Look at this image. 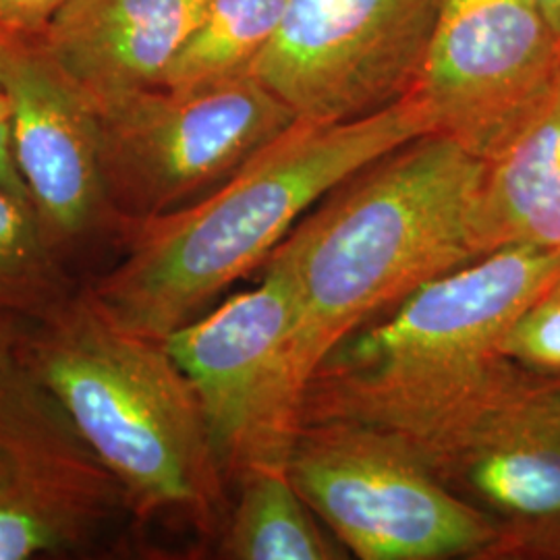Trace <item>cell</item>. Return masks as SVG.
<instances>
[{"label":"cell","mask_w":560,"mask_h":560,"mask_svg":"<svg viewBox=\"0 0 560 560\" xmlns=\"http://www.w3.org/2000/svg\"><path fill=\"white\" fill-rule=\"evenodd\" d=\"M481 164L436 133L405 141L340 180L261 264L293 293L301 395L340 340L430 280L480 260L471 221Z\"/></svg>","instance_id":"2"},{"label":"cell","mask_w":560,"mask_h":560,"mask_svg":"<svg viewBox=\"0 0 560 560\" xmlns=\"http://www.w3.org/2000/svg\"><path fill=\"white\" fill-rule=\"evenodd\" d=\"M560 280V249L509 247L430 280L340 340L305 384L301 423L388 432L480 381L511 324Z\"/></svg>","instance_id":"4"},{"label":"cell","mask_w":560,"mask_h":560,"mask_svg":"<svg viewBox=\"0 0 560 560\" xmlns=\"http://www.w3.org/2000/svg\"><path fill=\"white\" fill-rule=\"evenodd\" d=\"M73 293L32 203L0 187V314L36 324Z\"/></svg>","instance_id":"17"},{"label":"cell","mask_w":560,"mask_h":560,"mask_svg":"<svg viewBox=\"0 0 560 560\" xmlns=\"http://www.w3.org/2000/svg\"><path fill=\"white\" fill-rule=\"evenodd\" d=\"M442 0H289L252 78L300 120L339 122L407 98Z\"/></svg>","instance_id":"9"},{"label":"cell","mask_w":560,"mask_h":560,"mask_svg":"<svg viewBox=\"0 0 560 560\" xmlns=\"http://www.w3.org/2000/svg\"><path fill=\"white\" fill-rule=\"evenodd\" d=\"M499 353L529 372L560 378V291L552 287L511 324Z\"/></svg>","instance_id":"18"},{"label":"cell","mask_w":560,"mask_h":560,"mask_svg":"<svg viewBox=\"0 0 560 560\" xmlns=\"http://www.w3.org/2000/svg\"><path fill=\"white\" fill-rule=\"evenodd\" d=\"M425 133L411 96L361 119H295L201 200L122 224L120 260L88 287L120 326L164 340L261 268L340 180Z\"/></svg>","instance_id":"1"},{"label":"cell","mask_w":560,"mask_h":560,"mask_svg":"<svg viewBox=\"0 0 560 560\" xmlns=\"http://www.w3.org/2000/svg\"><path fill=\"white\" fill-rule=\"evenodd\" d=\"M122 515L119 481L18 358L0 365V560L80 552Z\"/></svg>","instance_id":"11"},{"label":"cell","mask_w":560,"mask_h":560,"mask_svg":"<svg viewBox=\"0 0 560 560\" xmlns=\"http://www.w3.org/2000/svg\"><path fill=\"white\" fill-rule=\"evenodd\" d=\"M219 534L231 560H345L351 555L301 497L287 465L258 467L235 481Z\"/></svg>","instance_id":"15"},{"label":"cell","mask_w":560,"mask_h":560,"mask_svg":"<svg viewBox=\"0 0 560 560\" xmlns=\"http://www.w3.org/2000/svg\"><path fill=\"white\" fill-rule=\"evenodd\" d=\"M18 360L119 481L129 517L219 538L231 486L198 390L164 340L120 326L85 284L30 326Z\"/></svg>","instance_id":"3"},{"label":"cell","mask_w":560,"mask_h":560,"mask_svg":"<svg viewBox=\"0 0 560 560\" xmlns=\"http://www.w3.org/2000/svg\"><path fill=\"white\" fill-rule=\"evenodd\" d=\"M289 0H208L200 23L173 60L166 90L191 94L252 78Z\"/></svg>","instance_id":"16"},{"label":"cell","mask_w":560,"mask_h":560,"mask_svg":"<svg viewBox=\"0 0 560 560\" xmlns=\"http://www.w3.org/2000/svg\"><path fill=\"white\" fill-rule=\"evenodd\" d=\"M208 0H67L42 40L92 96L162 88Z\"/></svg>","instance_id":"13"},{"label":"cell","mask_w":560,"mask_h":560,"mask_svg":"<svg viewBox=\"0 0 560 560\" xmlns=\"http://www.w3.org/2000/svg\"><path fill=\"white\" fill-rule=\"evenodd\" d=\"M0 187L30 201L25 183L21 179L15 148H13V106L7 85L0 80ZM32 203V201H30Z\"/></svg>","instance_id":"20"},{"label":"cell","mask_w":560,"mask_h":560,"mask_svg":"<svg viewBox=\"0 0 560 560\" xmlns=\"http://www.w3.org/2000/svg\"><path fill=\"white\" fill-rule=\"evenodd\" d=\"M67 0H0V30L18 36H44Z\"/></svg>","instance_id":"19"},{"label":"cell","mask_w":560,"mask_h":560,"mask_svg":"<svg viewBox=\"0 0 560 560\" xmlns=\"http://www.w3.org/2000/svg\"><path fill=\"white\" fill-rule=\"evenodd\" d=\"M92 101L117 233L201 200L295 120L254 78L191 94L145 88Z\"/></svg>","instance_id":"7"},{"label":"cell","mask_w":560,"mask_h":560,"mask_svg":"<svg viewBox=\"0 0 560 560\" xmlns=\"http://www.w3.org/2000/svg\"><path fill=\"white\" fill-rule=\"evenodd\" d=\"M293 320L289 282L261 266L256 287L164 339L198 390L231 488L252 469L284 467L298 436L303 395L291 365Z\"/></svg>","instance_id":"8"},{"label":"cell","mask_w":560,"mask_h":560,"mask_svg":"<svg viewBox=\"0 0 560 560\" xmlns=\"http://www.w3.org/2000/svg\"><path fill=\"white\" fill-rule=\"evenodd\" d=\"M388 434L499 532V560H560V378L501 358Z\"/></svg>","instance_id":"5"},{"label":"cell","mask_w":560,"mask_h":560,"mask_svg":"<svg viewBox=\"0 0 560 560\" xmlns=\"http://www.w3.org/2000/svg\"><path fill=\"white\" fill-rule=\"evenodd\" d=\"M534 2L560 38V0H534Z\"/></svg>","instance_id":"22"},{"label":"cell","mask_w":560,"mask_h":560,"mask_svg":"<svg viewBox=\"0 0 560 560\" xmlns=\"http://www.w3.org/2000/svg\"><path fill=\"white\" fill-rule=\"evenodd\" d=\"M560 88V38L534 0H442L411 98L430 133L488 161Z\"/></svg>","instance_id":"10"},{"label":"cell","mask_w":560,"mask_h":560,"mask_svg":"<svg viewBox=\"0 0 560 560\" xmlns=\"http://www.w3.org/2000/svg\"><path fill=\"white\" fill-rule=\"evenodd\" d=\"M0 80L13 106V148L44 237L60 260L117 221L102 179L96 106L42 36L0 30Z\"/></svg>","instance_id":"12"},{"label":"cell","mask_w":560,"mask_h":560,"mask_svg":"<svg viewBox=\"0 0 560 560\" xmlns=\"http://www.w3.org/2000/svg\"><path fill=\"white\" fill-rule=\"evenodd\" d=\"M481 162L471 221L478 256L509 247L560 249V88Z\"/></svg>","instance_id":"14"},{"label":"cell","mask_w":560,"mask_h":560,"mask_svg":"<svg viewBox=\"0 0 560 560\" xmlns=\"http://www.w3.org/2000/svg\"><path fill=\"white\" fill-rule=\"evenodd\" d=\"M32 324L0 314V365L18 358L21 342Z\"/></svg>","instance_id":"21"},{"label":"cell","mask_w":560,"mask_h":560,"mask_svg":"<svg viewBox=\"0 0 560 560\" xmlns=\"http://www.w3.org/2000/svg\"><path fill=\"white\" fill-rule=\"evenodd\" d=\"M555 289H557V291H560V280L559 282H557V284H555Z\"/></svg>","instance_id":"23"},{"label":"cell","mask_w":560,"mask_h":560,"mask_svg":"<svg viewBox=\"0 0 560 560\" xmlns=\"http://www.w3.org/2000/svg\"><path fill=\"white\" fill-rule=\"evenodd\" d=\"M287 471L355 559L499 560L494 523L378 430L305 421Z\"/></svg>","instance_id":"6"}]
</instances>
